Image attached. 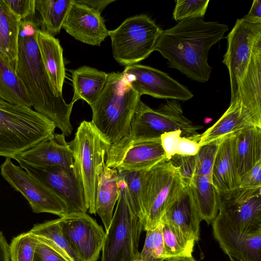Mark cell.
Masks as SVG:
<instances>
[{
    "label": "cell",
    "mask_w": 261,
    "mask_h": 261,
    "mask_svg": "<svg viewBox=\"0 0 261 261\" xmlns=\"http://www.w3.org/2000/svg\"><path fill=\"white\" fill-rule=\"evenodd\" d=\"M41 29L36 13L21 20L18 39L16 74L34 110L53 121L65 136L73 130L70 118L74 103L58 96L50 82L36 41Z\"/></svg>",
    "instance_id": "1"
},
{
    "label": "cell",
    "mask_w": 261,
    "mask_h": 261,
    "mask_svg": "<svg viewBox=\"0 0 261 261\" xmlns=\"http://www.w3.org/2000/svg\"><path fill=\"white\" fill-rule=\"evenodd\" d=\"M228 30L227 25L217 21L184 19L162 31L154 50L168 60L170 67L193 81L205 83L212 70L208 63L210 50Z\"/></svg>",
    "instance_id": "2"
},
{
    "label": "cell",
    "mask_w": 261,
    "mask_h": 261,
    "mask_svg": "<svg viewBox=\"0 0 261 261\" xmlns=\"http://www.w3.org/2000/svg\"><path fill=\"white\" fill-rule=\"evenodd\" d=\"M227 39L222 63L229 71L230 101L240 102L261 124V23L238 19Z\"/></svg>",
    "instance_id": "3"
},
{
    "label": "cell",
    "mask_w": 261,
    "mask_h": 261,
    "mask_svg": "<svg viewBox=\"0 0 261 261\" xmlns=\"http://www.w3.org/2000/svg\"><path fill=\"white\" fill-rule=\"evenodd\" d=\"M202 126L196 125L184 114L178 100H167L158 109H151L141 100L132 117L127 135L109 146L106 162L114 165L130 145L140 141L160 138L170 132L180 130L182 136L199 141L198 130Z\"/></svg>",
    "instance_id": "4"
},
{
    "label": "cell",
    "mask_w": 261,
    "mask_h": 261,
    "mask_svg": "<svg viewBox=\"0 0 261 261\" xmlns=\"http://www.w3.org/2000/svg\"><path fill=\"white\" fill-rule=\"evenodd\" d=\"M140 97L122 72L108 73L102 91L90 107L91 122L109 144L117 143L127 135Z\"/></svg>",
    "instance_id": "5"
},
{
    "label": "cell",
    "mask_w": 261,
    "mask_h": 261,
    "mask_svg": "<svg viewBox=\"0 0 261 261\" xmlns=\"http://www.w3.org/2000/svg\"><path fill=\"white\" fill-rule=\"evenodd\" d=\"M56 128L53 121L31 108L0 99V156L13 159L51 138Z\"/></svg>",
    "instance_id": "6"
},
{
    "label": "cell",
    "mask_w": 261,
    "mask_h": 261,
    "mask_svg": "<svg viewBox=\"0 0 261 261\" xmlns=\"http://www.w3.org/2000/svg\"><path fill=\"white\" fill-rule=\"evenodd\" d=\"M72 151L73 168L84 190L88 212L95 214L98 176L109 144L91 121H83L74 139L68 142Z\"/></svg>",
    "instance_id": "7"
},
{
    "label": "cell",
    "mask_w": 261,
    "mask_h": 261,
    "mask_svg": "<svg viewBox=\"0 0 261 261\" xmlns=\"http://www.w3.org/2000/svg\"><path fill=\"white\" fill-rule=\"evenodd\" d=\"M187 185L178 168L166 159L145 171L141 197L144 230L154 229L161 223L167 210Z\"/></svg>",
    "instance_id": "8"
},
{
    "label": "cell",
    "mask_w": 261,
    "mask_h": 261,
    "mask_svg": "<svg viewBox=\"0 0 261 261\" xmlns=\"http://www.w3.org/2000/svg\"><path fill=\"white\" fill-rule=\"evenodd\" d=\"M119 187L120 195L106 232L101 261H140L138 247L143 225L129 205L125 185L120 179Z\"/></svg>",
    "instance_id": "9"
},
{
    "label": "cell",
    "mask_w": 261,
    "mask_h": 261,
    "mask_svg": "<svg viewBox=\"0 0 261 261\" xmlns=\"http://www.w3.org/2000/svg\"><path fill=\"white\" fill-rule=\"evenodd\" d=\"M162 31L147 15L127 18L118 28L109 31L114 59L126 67L147 58L154 51Z\"/></svg>",
    "instance_id": "10"
},
{
    "label": "cell",
    "mask_w": 261,
    "mask_h": 261,
    "mask_svg": "<svg viewBox=\"0 0 261 261\" xmlns=\"http://www.w3.org/2000/svg\"><path fill=\"white\" fill-rule=\"evenodd\" d=\"M1 174L29 202L34 213H47L62 217L67 214L64 202L46 186L11 159L6 158L1 165Z\"/></svg>",
    "instance_id": "11"
},
{
    "label": "cell",
    "mask_w": 261,
    "mask_h": 261,
    "mask_svg": "<svg viewBox=\"0 0 261 261\" xmlns=\"http://www.w3.org/2000/svg\"><path fill=\"white\" fill-rule=\"evenodd\" d=\"M217 215L242 232H261V187L238 188L227 194L219 195Z\"/></svg>",
    "instance_id": "12"
},
{
    "label": "cell",
    "mask_w": 261,
    "mask_h": 261,
    "mask_svg": "<svg viewBox=\"0 0 261 261\" xmlns=\"http://www.w3.org/2000/svg\"><path fill=\"white\" fill-rule=\"evenodd\" d=\"M20 167L49 188L65 204L67 214L86 213L82 183L73 170L57 166L37 167L18 161Z\"/></svg>",
    "instance_id": "13"
},
{
    "label": "cell",
    "mask_w": 261,
    "mask_h": 261,
    "mask_svg": "<svg viewBox=\"0 0 261 261\" xmlns=\"http://www.w3.org/2000/svg\"><path fill=\"white\" fill-rule=\"evenodd\" d=\"M62 231L82 261H97L106 232L86 213L66 215L59 218Z\"/></svg>",
    "instance_id": "14"
},
{
    "label": "cell",
    "mask_w": 261,
    "mask_h": 261,
    "mask_svg": "<svg viewBox=\"0 0 261 261\" xmlns=\"http://www.w3.org/2000/svg\"><path fill=\"white\" fill-rule=\"evenodd\" d=\"M122 73L141 96L178 101H187L193 97L186 87L167 73L151 67L135 64L126 66Z\"/></svg>",
    "instance_id": "15"
},
{
    "label": "cell",
    "mask_w": 261,
    "mask_h": 261,
    "mask_svg": "<svg viewBox=\"0 0 261 261\" xmlns=\"http://www.w3.org/2000/svg\"><path fill=\"white\" fill-rule=\"evenodd\" d=\"M212 224L214 237L228 256L237 261H261V232H242L218 215Z\"/></svg>",
    "instance_id": "16"
},
{
    "label": "cell",
    "mask_w": 261,
    "mask_h": 261,
    "mask_svg": "<svg viewBox=\"0 0 261 261\" xmlns=\"http://www.w3.org/2000/svg\"><path fill=\"white\" fill-rule=\"evenodd\" d=\"M62 29L75 39L92 45L100 46L109 36L101 14L75 0H73Z\"/></svg>",
    "instance_id": "17"
},
{
    "label": "cell",
    "mask_w": 261,
    "mask_h": 261,
    "mask_svg": "<svg viewBox=\"0 0 261 261\" xmlns=\"http://www.w3.org/2000/svg\"><path fill=\"white\" fill-rule=\"evenodd\" d=\"M13 159L37 167L74 169L72 151L63 134L55 133L49 139L16 155Z\"/></svg>",
    "instance_id": "18"
},
{
    "label": "cell",
    "mask_w": 261,
    "mask_h": 261,
    "mask_svg": "<svg viewBox=\"0 0 261 261\" xmlns=\"http://www.w3.org/2000/svg\"><path fill=\"white\" fill-rule=\"evenodd\" d=\"M253 126L261 127V124L240 102L230 101L227 109L216 122L200 134L198 143L200 146L233 136L239 131Z\"/></svg>",
    "instance_id": "19"
},
{
    "label": "cell",
    "mask_w": 261,
    "mask_h": 261,
    "mask_svg": "<svg viewBox=\"0 0 261 261\" xmlns=\"http://www.w3.org/2000/svg\"><path fill=\"white\" fill-rule=\"evenodd\" d=\"M163 219L186 238L197 242L200 235V219L189 186L187 185L165 213Z\"/></svg>",
    "instance_id": "20"
},
{
    "label": "cell",
    "mask_w": 261,
    "mask_h": 261,
    "mask_svg": "<svg viewBox=\"0 0 261 261\" xmlns=\"http://www.w3.org/2000/svg\"><path fill=\"white\" fill-rule=\"evenodd\" d=\"M165 159L161 138L145 140L128 147L112 168L125 171L147 170Z\"/></svg>",
    "instance_id": "21"
},
{
    "label": "cell",
    "mask_w": 261,
    "mask_h": 261,
    "mask_svg": "<svg viewBox=\"0 0 261 261\" xmlns=\"http://www.w3.org/2000/svg\"><path fill=\"white\" fill-rule=\"evenodd\" d=\"M234 148V135L225 138L219 146L215 159L211 180L218 193L221 196L239 187Z\"/></svg>",
    "instance_id": "22"
},
{
    "label": "cell",
    "mask_w": 261,
    "mask_h": 261,
    "mask_svg": "<svg viewBox=\"0 0 261 261\" xmlns=\"http://www.w3.org/2000/svg\"><path fill=\"white\" fill-rule=\"evenodd\" d=\"M36 41L42 62L51 85L56 94L62 96L65 68L63 48L60 41L41 29L37 32Z\"/></svg>",
    "instance_id": "23"
},
{
    "label": "cell",
    "mask_w": 261,
    "mask_h": 261,
    "mask_svg": "<svg viewBox=\"0 0 261 261\" xmlns=\"http://www.w3.org/2000/svg\"><path fill=\"white\" fill-rule=\"evenodd\" d=\"M119 181L117 170L108 167L105 161L98 176L95 212L100 217L106 231L111 224L114 208L119 197Z\"/></svg>",
    "instance_id": "24"
},
{
    "label": "cell",
    "mask_w": 261,
    "mask_h": 261,
    "mask_svg": "<svg viewBox=\"0 0 261 261\" xmlns=\"http://www.w3.org/2000/svg\"><path fill=\"white\" fill-rule=\"evenodd\" d=\"M234 159L239 182L261 161V127L253 126L234 135Z\"/></svg>",
    "instance_id": "25"
},
{
    "label": "cell",
    "mask_w": 261,
    "mask_h": 261,
    "mask_svg": "<svg viewBox=\"0 0 261 261\" xmlns=\"http://www.w3.org/2000/svg\"><path fill=\"white\" fill-rule=\"evenodd\" d=\"M21 23L5 1L0 0V60L15 73Z\"/></svg>",
    "instance_id": "26"
},
{
    "label": "cell",
    "mask_w": 261,
    "mask_h": 261,
    "mask_svg": "<svg viewBox=\"0 0 261 261\" xmlns=\"http://www.w3.org/2000/svg\"><path fill=\"white\" fill-rule=\"evenodd\" d=\"M71 73L74 92L71 102L82 99L92 106L106 84L108 73L87 66L73 70Z\"/></svg>",
    "instance_id": "27"
},
{
    "label": "cell",
    "mask_w": 261,
    "mask_h": 261,
    "mask_svg": "<svg viewBox=\"0 0 261 261\" xmlns=\"http://www.w3.org/2000/svg\"><path fill=\"white\" fill-rule=\"evenodd\" d=\"M187 185L190 188L201 221L212 223L218 213L219 195L211 178L194 175Z\"/></svg>",
    "instance_id": "28"
},
{
    "label": "cell",
    "mask_w": 261,
    "mask_h": 261,
    "mask_svg": "<svg viewBox=\"0 0 261 261\" xmlns=\"http://www.w3.org/2000/svg\"><path fill=\"white\" fill-rule=\"evenodd\" d=\"M41 30L53 36L58 35L73 0H35Z\"/></svg>",
    "instance_id": "29"
},
{
    "label": "cell",
    "mask_w": 261,
    "mask_h": 261,
    "mask_svg": "<svg viewBox=\"0 0 261 261\" xmlns=\"http://www.w3.org/2000/svg\"><path fill=\"white\" fill-rule=\"evenodd\" d=\"M30 231L68 261H82L63 233L59 219L35 224Z\"/></svg>",
    "instance_id": "30"
},
{
    "label": "cell",
    "mask_w": 261,
    "mask_h": 261,
    "mask_svg": "<svg viewBox=\"0 0 261 261\" xmlns=\"http://www.w3.org/2000/svg\"><path fill=\"white\" fill-rule=\"evenodd\" d=\"M0 99L11 104L32 107L25 89L16 73L1 60Z\"/></svg>",
    "instance_id": "31"
},
{
    "label": "cell",
    "mask_w": 261,
    "mask_h": 261,
    "mask_svg": "<svg viewBox=\"0 0 261 261\" xmlns=\"http://www.w3.org/2000/svg\"><path fill=\"white\" fill-rule=\"evenodd\" d=\"M161 223L165 259L192 256L195 242L186 238L165 219Z\"/></svg>",
    "instance_id": "32"
},
{
    "label": "cell",
    "mask_w": 261,
    "mask_h": 261,
    "mask_svg": "<svg viewBox=\"0 0 261 261\" xmlns=\"http://www.w3.org/2000/svg\"><path fill=\"white\" fill-rule=\"evenodd\" d=\"M161 141L167 160L175 155H195L200 148L198 142L183 137L179 130L162 135Z\"/></svg>",
    "instance_id": "33"
},
{
    "label": "cell",
    "mask_w": 261,
    "mask_h": 261,
    "mask_svg": "<svg viewBox=\"0 0 261 261\" xmlns=\"http://www.w3.org/2000/svg\"><path fill=\"white\" fill-rule=\"evenodd\" d=\"M117 171L119 178L125 185V191L129 205L142 222V187L143 178L146 170Z\"/></svg>",
    "instance_id": "34"
},
{
    "label": "cell",
    "mask_w": 261,
    "mask_h": 261,
    "mask_svg": "<svg viewBox=\"0 0 261 261\" xmlns=\"http://www.w3.org/2000/svg\"><path fill=\"white\" fill-rule=\"evenodd\" d=\"M37 238L30 231L14 238L9 245L11 261H34Z\"/></svg>",
    "instance_id": "35"
},
{
    "label": "cell",
    "mask_w": 261,
    "mask_h": 261,
    "mask_svg": "<svg viewBox=\"0 0 261 261\" xmlns=\"http://www.w3.org/2000/svg\"><path fill=\"white\" fill-rule=\"evenodd\" d=\"M146 231L144 246L140 252V261L166 260L162 223L155 228Z\"/></svg>",
    "instance_id": "36"
},
{
    "label": "cell",
    "mask_w": 261,
    "mask_h": 261,
    "mask_svg": "<svg viewBox=\"0 0 261 261\" xmlns=\"http://www.w3.org/2000/svg\"><path fill=\"white\" fill-rule=\"evenodd\" d=\"M224 139H218L200 146L195 154L194 175L204 176L211 178L216 155L220 143Z\"/></svg>",
    "instance_id": "37"
},
{
    "label": "cell",
    "mask_w": 261,
    "mask_h": 261,
    "mask_svg": "<svg viewBox=\"0 0 261 261\" xmlns=\"http://www.w3.org/2000/svg\"><path fill=\"white\" fill-rule=\"evenodd\" d=\"M209 0H177L173 12L176 21L190 18H203L207 9Z\"/></svg>",
    "instance_id": "38"
},
{
    "label": "cell",
    "mask_w": 261,
    "mask_h": 261,
    "mask_svg": "<svg viewBox=\"0 0 261 261\" xmlns=\"http://www.w3.org/2000/svg\"><path fill=\"white\" fill-rule=\"evenodd\" d=\"M169 161L178 168L180 173L187 184L194 176L196 165L195 155H175Z\"/></svg>",
    "instance_id": "39"
},
{
    "label": "cell",
    "mask_w": 261,
    "mask_h": 261,
    "mask_svg": "<svg viewBox=\"0 0 261 261\" xmlns=\"http://www.w3.org/2000/svg\"><path fill=\"white\" fill-rule=\"evenodd\" d=\"M36 237L38 242L34 261H68L50 246Z\"/></svg>",
    "instance_id": "40"
},
{
    "label": "cell",
    "mask_w": 261,
    "mask_h": 261,
    "mask_svg": "<svg viewBox=\"0 0 261 261\" xmlns=\"http://www.w3.org/2000/svg\"><path fill=\"white\" fill-rule=\"evenodd\" d=\"M12 12L21 20L36 13L35 0H4Z\"/></svg>",
    "instance_id": "41"
},
{
    "label": "cell",
    "mask_w": 261,
    "mask_h": 261,
    "mask_svg": "<svg viewBox=\"0 0 261 261\" xmlns=\"http://www.w3.org/2000/svg\"><path fill=\"white\" fill-rule=\"evenodd\" d=\"M260 187L261 161H259L241 178L239 188L256 189Z\"/></svg>",
    "instance_id": "42"
},
{
    "label": "cell",
    "mask_w": 261,
    "mask_h": 261,
    "mask_svg": "<svg viewBox=\"0 0 261 261\" xmlns=\"http://www.w3.org/2000/svg\"><path fill=\"white\" fill-rule=\"evenodd\" d=\"M243 17L250 22L261 23V1H253L248 13Z\"/></svg>",
    "instance_id": "43"
},
{
    "label": "cell",
    "mask_w": 261,
    "mask_h": 261,
    "mask_svg": "<svg viewBox=\"0 0 261 261\" xmlns=\"http://www.w3.org/2000/svg\"><path fill=\"white\" fill-rule=\"evenodd\" d=\"M77 3L91 8L101 14L105 8L114 0H75Z\"/></svg>",
    "instance_id": "44"
},
{
    "label": "cell",
    "mask_w": 261,
    "mask_h": 261,
    "mask_svg": "<svg viewBox=\"0 0 261 261\" xmlns=\"http://www.w3.org/2000/svg\"><path fill=\"white\" fill-rule=\"evenodd\" d=\"M0 261H10L9 245L0 231Z\"/></svg>",
    "instance_id": "45"
},
{
    "label": "cell",
    "mask_w": 261,
    "mask_h": 261,
    "mask_svg": "<svg viewBox=\"0 0 261 261\" xmlns=\"http://www.w3.org/2000/svg\"><path fill=\"white\" fill-rule=\"evenodd\" d=\"M166 261H197L192 256L179 257L170 258L166 260Z\"/></svg>",
    "instance_id": "46"
},
{
    "label": "cell",
    "mask_w": 261,
    "mask_h": 261,
    "mask_svg": "<svg viewBox=\"0 0 261 261\" xmlns=\"http://www.w3.org/2000/svg\"><path fill=\"white\" fill-rule=\"evenodd\" d=\"M228 257H229V258L230 259V261H237L230 256H228Z\"/></svg>",
    "instance_id": "47"
}]
</instances>
